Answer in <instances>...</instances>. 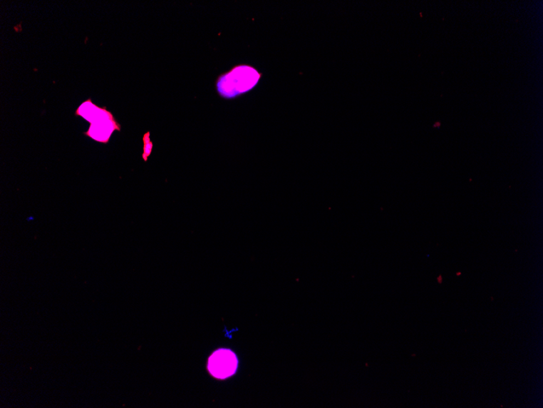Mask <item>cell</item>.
Listing matches in <instances>:
<instances>
[{
  "label": "cell",
  "mask_w": 543,
  "mask_h": 408,
  "mask_svg": "<svg viewBox=\"0 0 543 408\" xmlns=\"http://www.w3.org/2000/svg\"><path fill=\"white\" fill-rule=\"evenodd\" d=\"M262 74L248 66H238L222 73L217 80V90L225 99H234L237 96L251 91L259 82Z\"/></svg>",
  "instance_id": "1"
},
{
  "label": "cell",
  "mask_w": 543,
  "mask_h": 408,
  "mask_svg": "<svg viewBox=\"0 0 543 408\" xmlns=\"http://www.w3.org/2000/svg\"><path fill=\"white\" fill-rule=\"evenodd\" d=\"M238 364V359L232 350L219 349L211 355L207 367L212 376L223 380L234 374Z\"/></svg>",
  "instance_id": "2"
},
{
  "label": "cell",
  "mask_w": 543,
  "mask_h": 408,
  "mask_svg": "<svg viewBox=\"0 0 543 408\" xmlns=\"http://www.w3.org/2000/svg\"><path fill=\"white\" fill-rule=\"evenodd\" d=\"M91 123L90 128L84 135L98 142L107 143L113 132L120 130V126L110 112H106Z\"/></svg>",
  "instance_id": "3"
},
{
  "label": "cell",
  "mask_w": 543,
  "mask_h": 408,
  "mask_svg": "<svg viewBox=\"0 0 543 408\" xmlns=\"http://www.w3.org/2000/svg\"><path fill=\"white\" fill-rule=\"evenodd\" d=\"M143 140L144 146H145L144 147L143 158L144 160H147L152 151V143L149 140V132L144 136Z\"/></svg>",
  "instance_id": "4"
},
{
  "label": "cell",
  "mask_w": 543,
  "mask_h": 408,
  "mask_svg": "<svg viewBox=\"0 0 543 408\" xmlns=\"http://www.w3.org/2000/svg\"><path fill=\"white\" fill-rule=\"evenodd\" d=\"M438 283H439V284H442V282H443V277H442V275H439V277H438Z\"/></svg>",
  "instance_id": "5"
}]
</instances>
